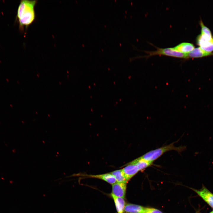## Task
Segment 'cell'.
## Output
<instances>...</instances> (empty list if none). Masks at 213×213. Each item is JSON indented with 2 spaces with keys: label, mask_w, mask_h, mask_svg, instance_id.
<instances>
[{
  "label": "cell",
  "mask_w": 213,
  "mask_h": 213,
  "mask_svg": "<svg viewBox=\"0 0 213 213\" xmlns=\"http://www.w3.org/2000/svg\"><path fill=\"white\" fill-rule=\"evenodd\" d=\"M127 183L116 182L112 185V194L117 197L125 198Z\"/></svg>",
  "instance_id": "6"
},
{
  "label": "cell",
  "mask_w": 213,
  "mask_h": 213,
  "mask_svg": "<svg viewBox=\"0 0 213 213\" xmlns=\"http://www.w3.org/2000/svg\"><path fill=\"white\" fill-rule=\"evenodd\" d=\"M156 50L154 51H145L147 54L145 57H149L155 55H165L174 57L187 59V54L178 52L173 48H160L156 47Z\"/></svg>",
  "instance_id": "3"
},
{
  "label": "cell",
  "mask_w": 213,
  "mask_h": 213,
  "mask_svg": "<svg viewBox=\"0 0 213 213\" xmlns=\"http://www.w3.org/2000/svg\"><path fill=\"white\" fill-rule=\"evenodd\" d=\"M153 162L144 159L140 157L128 163L135 165L138 167L139 171L142 172L145 169L151 165Z\"/></svg>",
  "instance_id": "10"
},
{
  "label": "cell",
  "mask_w": 213,
  "mask_h": 213,
  "mask_svg": "<svg viewBox=\"0 0 213 213\" xmlns=\"http://www.w3.org/2000/svg\"><path fill=\"white\" fill-rule=\"evenodd\" d=\"M145 213H163L160 210L153 208L146 207Z\"/></svg>",
  "instance_id": "16"
},
{
  "label": "cell",
  "mask_w": 213,
  "mask_h": 213,
  "mask_svg": "<svg viewBox=\"0 0 213 213\" xmlns=\"http://www.w3.org/2000/svg\"><path fill=\"white\" fill-rule=\"evenodd\" d=\"M110 173L115 177L117 182L128 183L122 169L113 171Z\"/></svg>",
  "instance_id": "14"
},
{
  "label": "cell",
  "mask_w": 213,
  "mask_h": 213,
  "mask_svg": "<svg viewBox=\"0 0 213 213\" xmlns=\"http://www.w3.org/2000/svg\"><path fill=\"white\" fill-rule=\"evenodd\" d=\"M111 196L113 200L117 213H124V209L126 205L125 199L117 197L111 193Z\"/></svg>",
  "instance_id": "11"
},
{
  "label": "cell",
  "mask_w": 213,
  "mask_h": 213,
  "mask_svg": "<svg viewBox=\"0 0 213 213\" xmlns=\"http://www.w3.org/2000/svg\"><path fill=\"white\" fill-rule=\"evenodd\" d=\"M209 213H213V210L210 212Z\"/></svg>",
  "instance_id": "17"
},
{
  "label": "cell",
  "mask_w": 213,
  "mask_h": 213,
  "mask_svg": "<svg viewBox=\"0 0 213 213\" xmlns=\"http://www.w3.org/2000/svg\"><path fill=\"white\" fill-rule=\"evenodd\" d=\"M146 207L143 206L131 203L126 204L125 209V213H145Z\"/></svg>",
  "instance_id": "12"
},
{
  "label": "cell",
  "mask_w": 213,
  "mask_h": 213,
  "mask_svg": "<svg viewBox=\"0 0 213 213\" xmlns=\"http://www.w3.org/2000/svg\"><path fill=\"white\" fill-rule=\"evenodd\" d=\"M196 42L203 50L210 52L213 51V37L212 36L201 34L197 38Z\"/></svg>",
  "instance_id": "4"
},
{
  "label": "cell",
  "mask_w": 213,
  "mask_h": 213,
  "mask_svg": "<svg viewBox=\"0 0 213 213\" xmlns=\"http://www.w3.org/2000/svg\"><path fill=\"white\" fill-rule=\"evenodd\" d=\"M200 24L201 27V34L212 36L210 30L204 25L202 21H200Z\"/></svg>",
  "instance_id": "15"
},
{
  "label": "cell",
  "mask_w": 213,
  "mask_h": 213,
  "mask_svg": "<svg viewBox=\"0 0 213 213\" xmlns=\"http://www.w3.org/2000/svg\"><path fill=\"white\" fill-rule=\"evenodd\" d=\"M173 48L176 51L186 54L190 52L195 48L193 45L191 43L183 42L178 44Z\"/></svg>",
  "instance_id": "13"
},
{
  "label": "cell",
  "mask_w": 213,
  "mask_h": 213,
  "mask_svg": "<svg viewBox=\"0 0 213 213\" xmlns=\"http://www.w3.org/2000/svg\"><path fill=\"white\" fill-rule=\"evenodd\" d=\"M191 189L211 207L213 208V193L207 188L203 185L202 188L199 190L192 188Z\"/></svg>",
  "instance_id": "5"
},
{
  "label": "cell",
  "mask_w": 213,
  "mask_h": 213,
  "mask_svg": "<svg viewBox=\"0 0 213 213\" xmlns=\"http://www.w3.org/2000/svg\"><path fill=\"white\" fill-rule=\"evenodd\" d=\"M83 176L87 177L101 179L111 185L117 182L115 177L110 173L97 175H85Z\"/></svg>",
  "instance_id": "8"
},
{
  "label": "cell",
  "mask_w": 213,
  "mask_h": 213,
  "mask_svg": "<svg viewBox=\"0 0 213 213\" xmlns=\"http://www.w3.org/2000/svg\"><path fill=\"white\" fill-rule=\"evenodd\" d=\"M125 178L128 181L137 174L139 170L135 165L128 163L122 169Z\"/></svg>",
  "instance_id": "7"
},
{
  "label": "cell",
  "mask_w": 213,
  "mask_h": 213,
  "mask_svg": "<svg viewBox=\"0 0 213 213\" xmlns=\"http://www.w3.org/2000/svg\"><path fill=\"white\" fill-rule=\"evenodd\" d=\"M187 59L199 58L213 55V53L206 51L200 47L194 48L189 53L186 54Z\"/></svg>",
  "instance_id": "9"
},
{
  "label": "cell",
  "mask_w": 213,
  "mask_h": 213,
  "mask_svg": "<svg viewBox=\"0 0 213 213\" xmlns=\"http://www.w3.org/2000/svg\"><path fill=\"white\" fill-rule=\"evenodd\" d=\"M36 0H22L18 7L16 18L20 29L23 30L24 27L27 29L35 21L36 16L35 7L37 3Z\"/></svg>",
  "instance_id": "1"
},
{
  "label": "cell",
  "mask_w": 213,
  "mask_h": 213,
  "mask_svg": "<svg viewBox=\"0 0 213 213\" xmlns=\"http://www.w3.org/2000/svg\"><path fill=\"white\" fill-rule=\"evenodd\" d=\"M175 142L158 149L151 150L143 154L141 157L146 160L153 162L167 152L175 150L178 152L184 151L185 147H176L174 145Z\"/></svg>",
  "instance_id": "2"
}]
</instances>
